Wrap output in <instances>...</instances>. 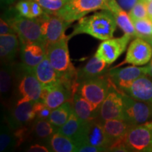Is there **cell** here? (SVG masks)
<instances>
[{"mask_svg":"<svg viewBox=\"0 0 152 152\" xmlns=\"http://www.w3.org/2000/svg\"><path fill=\"white\" fill-rule=\"evenodd\" d=\"M40 4L45 13L56 14L68 2V0H35Z\"/></svg>","mask_w":152,"mask_h":152,"instance_id":"cell-32","label":"cell"},{"mask_svg":"<svg viewBox=\"0 0 152 152\" xmlns=\"http://www.w3.org/2000/svg\"><path fill=\"white\" fill-rule=\"evenodd\" d=\"M123 119L132 125L152 121V104L134 99L123 93Z\"/></svg>","mask_w":152,"mask_h":152,"instance_id":"cell-8","label":"cell"},{"mask_svg":"<svg viewBox=\"0 0 152 152\" xmlns=\"http://www.w3.org/2000/svg\"><path fill=\"white\" fill-rule=\"evenodd\" d=\"M107 10L111 11L115 17L117 26L123 30L125 33L137 37L136 30L129 14L118 4L116 0H107Z\"/></svg>","mask_w":152,"mask_h":152,"instance_id":"cell-23","label":"cell"},{"mask_svg":"<svg viewBox=\"0 0 152 152\" xmlns=\"http://www.w3.org/2000/svg\"><path fill=\"white\" fill-rule=\"evenodd\" d=\"M37 18L40 23L42 32L46 41L47 47L65 37L66 30L71 24V23L66 21L57 15L45 12Z\"/></svg>","mask_w":152,"mask_h":152,"instance_id":"cell-9","label":"cell"},{"mask_svg":"<svg viewBox=\"0 0 152 152\" xmlns=\"http://www.w3.org/2000/svg\"><path fill=\"white\" fill-rule=\"evenodd\" d=\"M104 151L101 148L94 147V146L87 145V144H81L79 146L77 152H101Z\"/></svg>","mask_w":152,"mask_h":152,"instance_id":"cell-39","label":"cell"},{"mask_svg":"<svg viewBox=\"0 0 152 152\" xmlns=\"http://www.w3.org/2000/svg\"><path fill=\"white\" fill-rule=\"evenodd\" d=\"M15 8L20 16L27 17V18H31L29 0H20L16 4Z\"/></svg>","mask_w":152,"mask_h":152,"instance_id":"cell-35","label":"cell"},{"mask_svg":"<svg viewBox=\"0 0 152 152\" xmlns=\"http://www.w3.org/2000/svg\"><path fill=\"white\" fill-rule=\"evenodd\" d=\"M47 56L46 47L38 44H21L20 56L23 65L29 68H34Z\"/></svg>","mask_w":152,"mask_h":152,"instance_id":"cell-18","label":"cell"},{"mask_svg":"<svg viewBox=\"0 0 152 152\" xmlns=\"http://www.w3.org/2000/svg\"><path fill=\"white\" fill-rule=\"evenodd\" d=\"M71 38L66 36L47 47V55L49 61L59 75L63 84L69 88L74 94L78 87L77 71L72 64L69 56L68 42Z\"/></svg>","mask_w":152,"mask_h":152,"instance_id":"cell-1","label":"cell"},{"mask_svg":"<svg viewBox=\"0 0 152 152\" xmlns=\"http://www.w3.org/2000/svg\"><path fill=\"white\" fill-rule=\"evenodd\" d=\"M49 146L55 152H77L78 144L57 131L49 138Z\"/></svg>","mask_w":152,"mask_h":152,"instance_id":"cell-26","label":"cell"},{"mask_svg":"<svg viewBox=\"0 0 152 152\" xmlns=\"http://www.w3.org/2000/svg\"><path fill=\"white\" fill-rule=\"evenodd\" d=\"M117 23L111 11L103 10L90 16L83 17L75 26L71 37L79 34H87L101 40L113 37Z\"/></svg>","mask_w":152,"mask_h":152,"instance_id":"cell-2","label":"cell"},{"mask_svg":"<svg viewBox=\"0 0 152 152\" xmlns=\"http://www.w3.org/2000/svg\"><path fill=\"white\" fill-rule=\"evenodd\" d=\"M4 19L14 30L20 43L38 44L47 48L46 41L37 18H31L20 16L15 8L14 14L6 16Z\"/></svg>","mask_w":152,"mask_h":152,"instance_id":"cell-3","label":"cell"},{"mask_svg":"<svg viewBox=\"0 0 152 152\" xmlns=\"http://www.w3.org/2000/svg\"><path fill=\"white\" fill-rule=\"evenodd\" d=\"M23 73L18 84L19 99L18 101L40 102L43 87L38 80L33 69L23 65Z\"/></svg>","mask_w":152,"mask_h":152,"instance_id":"cell-10","label":"cell"},{"mask_svg":"<svg viewBox=\"0 0 152 152\" xmlns=\"http://www.w3.org/2000/svg\"><path fill=\"white\" fill-rule=\"evenodd\" d=\"M34 132L39 139H49L58 130L48 119H37L34 124Z\"/></svg>","mask_w":152,"mask_h":152,"instance_id":"cell-29","label":"cell"},{"mask_svg":"<svg viewBox=\"0 0 152 152\" xmlns=\"http://www.w3.org/2000/svg\"><path fill=\"white\" fill-rule=\"evenodd\" d=\"M123 93L111 81L109 92L99 111L98 118L102 122L111 119H123Z\"/></svg>","mask_w":152,"mask_h":152,"instance_id":"cell-7","label":"cell"},{"mask_svg":"<svg viewBox=\"0 0 152 152\" xmlns=\"http://www.w3.org/2000/svg\"><path fill=\"white\" fill-rule=\"evenodd\" d=\"M14 71L10 64H3L0 71V92L4 99L9 98L13 85Z\"/></svg>","mask_w":152,"mask_h":152,"instance_id":"cell-28","label":"cell"},{"mask_svg":"<svg viewBox=\"0 0 152 152\" xmlns=\"http://www.w3.org/2000/svg\"><path fill=\"white\" fill-rule=\"evenodd\" d=\"M30 6V14L31 18H38L44 14V9L41 7L40 4L35 0H29Z\"/></svg>","mask_w":152,"mask_h":152,"instance_id":"cell-36","label":"cell"},{"mask_svg":"<svg viewBox=\"0 0 152 152\" xmlns=\"http://www.w3.org/2000/svg\"><path fill=\"white\" fill-rule=\"evenodd\" d=\"M147 75V68L131 66L128 67L109 70L108 76L113 84L121 91L125 92L133 82L142 75Z\"/></svg>","mask_w":152,"mask_h":152,"instance_id":"cell-12","label":"cell"},{"mask_svg":"<svg viewBox=\"0 0 152 152\" xmlns=\"http://www.w3.org/2000/svg\"><path fill=\"white\" fill-rule=\"evenodd\" d=\"M147 3L143 0H138L134 7L129 11V16L131 20L148 18Z\"/></svg>","mask_w":152,"mask_h":152,"instance_id":"cell-33","label":"cell"},{"mask_svg":"<svg viewBox=\"0 0 152 152\" xmlns=\"http://www.w3.org/2000/svg\"><path fill=\"white\" fill-rule=\"evenodd\" d=\"M147 9L148 18L152 20V0L151 1H148L147 3Z\"/></svg>","mask_w":152,"mask_h":152,"instance_id":"cell-41","label":"cell"},{"mask_svg":"<svg viewBox=\"0 0 152 152\" xmlns=\"http://www.w3.org/2000/svg\"><path fill=\"white\" fill-rule=\"evenodd\" d=\"M73 92L61 83L59 85L48 90L43 88L40 102L53 110L68 101L73 102Z\"/></svg>","mask_w":152,"mask_h":152,"instance_id":"cell-16","label":"cell"},{"mask_svg":"<svg viewBox=\"0 0 152 152\" xmlns=\"http://www.w3.org/2000/svg\"><path fill=\"white\" fill-rule=\"evenodd\" d=\"M73 110L80 120L85 124L92 122L99 117V111L89 101L76 92L73 99Z\"/></svg>","mask_w":152,"mask_h":152,"instance_id":"cell-21","label":"cell"},{"mask_svg":"<svg viewBox=\"0 0 152 152\" xmlns=\"http://www.w3.org/2000/svg\"><path fill=\"white\" fill-rule=\"evenodd\" d=\"M86 124L83 123L76 115L73 109V111L68 118V121L63 126L58 130V132L64 134L78 144H80L84 133Z\"/></svg>","mask_w":152,"mask_h":152,"instance_id":"cell-24","label":"cell"},{"mask_svg":"<svg viewBox=\"0 0 152 152\" xmlns=\"http://www.w3.org/2000/svg\"><path fill=\"white\" fill-rule=\"evenodd\" d=\"M52 1H54V0H52Z\"/></svg>","mask_w":152,"mask_h":152,"instance_id":"cell-45","label":"cell"},{"mask_svg":"<svg viewBox=\"0 0 152 152\" xmlns=\"http://www.w3.org/2000/svg\"><path fill=\"white\" fill-rule=\"evenodd\" d=\"M35 102L31 101H18L9 116L8 124L12 130H18L36 118L34 111Z\"/></svg>","mask_w":152,"mask_h":152,"instance_id":"cell-15","label":"cell"},{"mask_svg":"<svg viewBox=\"0 0 152 152\" xmlns=\"http://www.w3.org/2000/svg\"><path fill=\"white\" fill-rule=\"evenodd\" d=\"M81 144L94 146L101 148L104 151H108L110 142L104 131L103 123L99 119L94 120L85 125L84 133L80 145Z\"/></svg>","mask_w":152,"mask_h":152,"instance_id":"cell-14","label":"cell"},{"mask_svg":"<svg viewBox=\"0 0 152 152\" xmlns=\"http://www.w3.org/2000/svg\"><path fill=\"white\" fill-rule=\"evenodd\" d=\"M102 123L110 145L115 142L125 140L128 130L132 126L124 119H111Z\"/></svg>","mask_w":152,"mask_h":152,"instance_id":"cell-22","label":"cell"},{"mask_svg":"<svg viewBox=\"0 0 152 152\" xmlns=\"http://www.w3.org/2000/svg\"><path fill=\"white\" fill-rule=\"evenodd\" d=\"M134 99L152 104V78L147 75L135 80L125 92Z\"/></svg>","mask_w":152,"mask_h":152,"instance_id":"cell-20","label":"cell"},{"mask_svg":"<svg viewBox=\"0 0 152 152\" xmlns=\"http://www.w3.org/2000/svg\"><path fill=\"white\" fill-rule=\"evenodd\" d=\"M132 37V36L125 33L121 37H112L103 40L99 46L95 55L107 64L111 65L126 50L127 46Z\"/></svg>","mask_w":152,"mask_h":152,"instance_id":"cell-11","label":"cell"},{"mask_svg":"<svg viewBox=\"0 0 152 152\" xmlns=\"http://www.w3.org/2000/svg\"><path fill=\"white\" fill-rule=\"evenodd\" d=\"M15 1H16V0H1V1L7 4H11L14 3Z\"/></svg>","mask_w":152,"mask_h":152,"instance_id":"cell-43","label":"cell"},{"mask_svg":"<svg viewBox=\"0 0 152 152\" xmlns=\"http://www.w3.org/2000/svg\"><path fill=\"white\" fill-rule=\"evenodd\" d=\"M111 83L108 75L85 80L79 83L77 92L99 110L101 104L109 92Z\"/></svg>","mask_w":152,"mask_h":152,"instance_id":"cell-4","label":"cell"},{"mask_svg":"<svg viewBox=\"0 0 152 152\" xmlns=\"http://www.w3.org/2000/svg\"><path fill=\"white\" fill-rule=\"evenodd\" d=\"M152 58V46L147 40L137 37L130 43L125 58L120 66L125 64L133 66L145 65Z\"/></svg>","mask_w":152,"mask_h":152,"instance_id":"cell-13","label":"cell"},{"mask_svg":"<svg viewBox=\"0 0 152 152\" xmlns=\"http://www.w3.org/2000/svg\"><path fill=\"white\" fill-rule=\"evenodd\" d=\"M73 109V102L68 101L58 107L53 109L48 120L57 130H58L68 121Z\"/></svg>","mask_w":152,"mask_h":152,"instance_id":"cell-27","label":"cell"},{"mask_svg":"<svg viewBox=\"0 0 152 152\" xmlns=\"http://www.w3.org/2000/svg\"><path fill=\"white\" fill-rule=\"evenodd\" d=\"M68 1H70V0H68Z\"/></svg>","mask_w":152,"mask_h":152,"instance_id":"cell-46","label":"cell"},{"mask_svg":"<svg viewBox=\"0 0 152 152\" xmlns=\"http://www.w3.org/2000/svg\"><path fill=\"white\" fill-rule=\"evenodd\" d=\"M9 34H16L14 30L4 18L0 20V35H9Z\"/></svg>","mask_w":152,"mask_h":152,"instance_id":"cell-37","label":"cell"},{"mask_svg":"<svg viewBox=\"0 0 152 152\" xmlns=\"http://www.w3.org/2000/svg\"><path fill=\"white\" fill-rule=\"evenodd\" d=\"M11 127L4 123L1 126V133H0V151H10L14 147L16 143L15 134L11 131Z\"/></svg>","mask_w":152,"mask_h":152,"instance_id":"cell-30","label":"cell"},{"mask_svg":"<svg viewBox=\"0 0 152 152\" xmlns=\"http://www.w3.org/2000/svg\"><path fill=\"white\" fill-rule=\"evenodd\" d=\"M128 151H152V121L132 125L125 138Z\"/></svg>","mask_w":152,"mask_h":152,"instance_id":"cell-6","label":"cell"},{"mask_svg":"<svg viewBox=\"0 0 152 152\" xmlns=\"http://www.w3.org/2000/svg\"><path fill=\"white\" fill-rule=\"evenodd\" d=\"M107 10V0H70L56 14L73 23L92 11Z\"/></svg>","mask_w":152,"mask_h":152,"instance_id":"cell-5","label":"cell"},{"mask_svg":"<svg viewBox=\"0 0 152 152\" xmlns=\"http://www.w3.org/2000/svg\"><path fill=\"white\" fill-rule=\"evenodd\" d=\"M33 69L44 89H51L61 83L59 75L51 64L47 55Z\"/></svg>","mask_w":152,"mask_h":152,"instance_id":"cell-17","label":"cell"},{"mask_svg":"<svg viewBox=\"0 0 152 152\" xmlns=\"http://www.w3.org/2000/svg\"><path fill=\"white\" fill-rule=\"evenodd\" d=\"M27 151L30 152H49L51 151L48 148L45 147L43 145H40L39 144H35L33 145H31L29 147V149L27 150Z\"/></svg>","mask_w":152,"mask_h":152,"instance_id":"cell-40","label":"cell"},{"mask_svg":"<svg viewBox=\"0 0 152 152\" xmlns=\"http://www.w3.org/2000/svg\"><path fill=\"white\" fill-rule=\"evenodd\" d=\"M146 68H147V75H149L150 77H152V58L150 60L149 65L146 66Z\"/></svg>","mask_w":152,"mask_h":152,"instance_id":"cell-42","label":"cell"},{"mask_svg":"<svg viewBox=\"0 0 152 152\" xmlns=\"http://www.w3.org/2000/svg\"><path fill=\"white\" fill-rule=\"evenodd\" d=\"M108 66L109 64L94 54L83 67L77 71V82L79 83L85 80L108 75Z\"/></svg>","mask_w":152,"mask_h":152,"instance_id":"cell-19","label":"cell"},{"mask_svg":"<svg viewBox=\"0 0 152 152\" xmlns=\"http://www.w3.org/2000/svg\"><path fill=\"white\" fill-rule=\"evenodd\" d=\"M17 34L0 35V56L3 64H10L14 61L19 47Z\"/></svg>","mask_w":152,"mask_h":152,"instance_id":"cell-25","label":"cell"},{"mask_svg":"<svg viewBox=\"0 0 152 152\" xmlns=\"http://www.w3.org/2000/svg\"><path fill=\"white\" fill-rule=\"evenodd\" d=\"M143 1H146V2H148V1H151V0H143Z\"/></svg>","mask_w":152,"mask_h":152,"instance_id":"cell-44","label":"cell"},{"mask_svg":"<svg viewBox=\"0 0 152 152\" xmlns=\"http://www.w3.org/2000/svg\"><path fill=\"white\" fill-rule=\"evenodd\" d=\"M137 37L146 39L152 36V20L149 18L132 20Z\"/></svg>","mask_w":152,"mask_h":152,"instance_id":"cell-31","label":"cell"},{"mask_svg":"<svg viewBox=\"0 0 152 152\" xmlns=\"http://www.w3.org/2000/svg\"><path fill=\"white\" fill-rule=\"evenodd\" d=\"M33 109L37 119H49L51 112L52 111L42 102H35Z\"/></svg>","mask_w":152,"mask_h":152,"instance_id":"cell-34","label":"cell"},{"mask_svg":"<svg viewBox=\"0 0 152 152\" xmlns=\"http://www.w3.org/2000/svg\"><path fill=\"white\" fill-rule=\"evenodd\" d=\"M120 7L125 11H130L136 4L138 0H116Z\"/></svg>","mask_w":152,"mask_h":152,"instance_id":"cell-38","label":"cell"}]
</instances>
